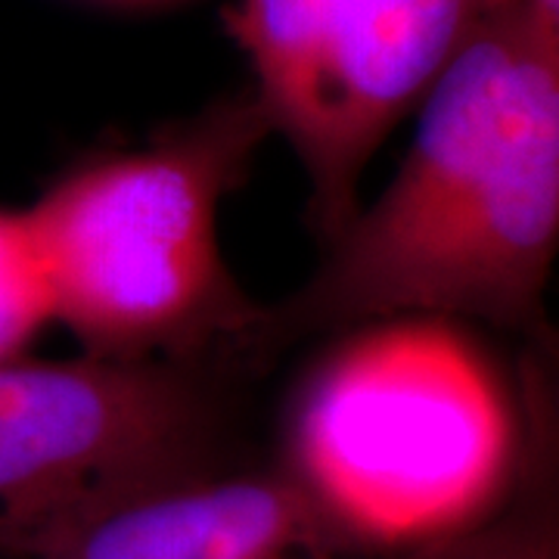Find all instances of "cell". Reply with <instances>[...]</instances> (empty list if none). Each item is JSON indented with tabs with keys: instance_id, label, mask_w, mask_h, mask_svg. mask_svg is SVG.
<instances>
[{
	"instance_id": "277c9868",
	"label": "cell",
	"mask_w": 559,
	"mask_h": 559,
	"mask_svg": "<svg viewBox=\"0 0 559 559\" xmlns=\"http://www.w3.org/2000/svg\"><path fill=\"white\" fill-rule=\"evenodd\" d=\"M507 0H237L234 38L271 134L308 178L320 242L360 209L385 138Z\"/></svg>"
},
{
	"instance_id": "6da1fadb",
	"label": "cell",
	"mask_w": 559,
	"mask_h": 559,
	"mask_svg": "<svg viewBox=\"0 0 559 559\" xmlns=\"http://www.w3.org/2000/svg\"><path fill=\"white\" fill-rule=\"evenodd\" d=\"M399 171L255 348L389 318L540 330L559 249V0H507L417 106Z\"/></svg>"
},
{
	"instance_id": "5b68a950",
	"label": "cell",
	"mask_w": 559,
	"mask_h": 559,
	"mask_svg": "<svg viewBox=\"0 0 559 559\" xmlns=\"http://www.w3.org/2000/svg\"><path fill=\"white\" fill-rule=\"evenodd\" d=\"M230 423L215 360H3L0 559L100 500L227 460Z\"/></svg>"
},
{
	"instance_id": "ba28073f",
	"label": "cell",
	"mask_w": 559,
	"mask_h": 559,
	"mask_svg": "<svg viewBox=\"0 0 559 559\" xmlns=\"http://www.w3.org/2000/svg\"><path fill=\"white\" fill-rule=\"evenodd\" d=\"M385 559H559L557 507L538 479L479 525Z\"/></svg>"
},
{
	"instance_id": "8992f818",
	"label": "cell",
	"mask_w": 559,
	"mask_h": 559,
	"mask_svg": "<svg viewBox=\"0 0 559 559\" xmlns=\"http://www.w3.org/2000/svg\"><path fill=\"white\" fill-rule=\"evenodd\" d=\"M25 559H358L277 460L146 481L57 525Z\"/></svg>"
},
{
	"instance_id": "3957f363",
	"label": "cell",
	"mask_w": 559,
	"mask_h": 559,
	"mask_svg": "<svg viewBox=\"0 0 559 559\" xmlns=\"http://www.w3.org/2000/svg\"><path fill=\"white\" fill-rule=\"evenodd\" d=\"M264 138L271 128L242 94L143 146L81 162L28 205L57 323L81 355L215 360L255 348L264 305L230 274L218 221Z\"/></svg>"
},
{
	"instance_id": "52a82bcc",
	"label": "cell",
	"mask_w": 559,
	"mask_h": 559,
	"mask_svg": "<svg viewBox=\"0 0 559 559\" xmlns=\"http://www.w3.org/2000/svg\"><path fill=\"white\" fill-rule=\"evenodd\" d=\"M57 323V299L28 209H0V364L20 360Z\"/></svg>"
},
{
	"instance_id": "7a4b0ae2",
	"label": "cell",
	"mask_w": 559,
	"mask_h": 559,
	"mask_svg": "<svg viewBox=\"0 0 559 559\" xmlns=\"http://www.w3.org/2000/svg\"><path fill=\"white\" fill-rule=\"evenodd\" d=\"M525 392V389H522ZM466 323L389 318L330 336L283 411L280 466L355 557H399L495 516L544 454L522 399Z\"/></svg>"
}]
</instances>
